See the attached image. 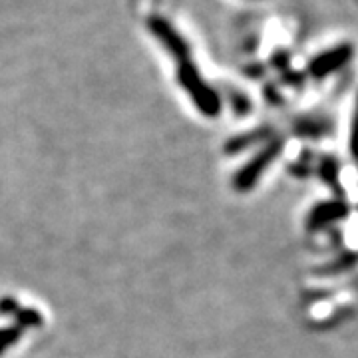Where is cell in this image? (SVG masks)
Listing matches in <instances>:
<instances>
[{"mask_svg": "<svg viewBox=\"0 0 358 358\" xmlns=\"http://www.w3.org/2000/svg\"><path fill=\"white\" fill-rule=\"evenodd\" d=\"M282 150H285V140L282 138H273V140L268 141L267 145L259 152V154L247 164V166L237 173V179H235V183H237V187L239 189H251L253 185H255L259 178L267 171V167L282 154Z\"/></svg>", "mask_w": 358, "mask_h": 358, "instance_id": "cell-1", "label": "cell"}, {"mask_svg": "<svg viewBox=\"0 0 358 358\" xmlns=\"http://www.w3.org/2000/svg\"><path fill=\"white\" fill-rule=\"evenodd\" d=\"M355 56V46L352 44H338V46H333L331 50L320 52L319 56H315L308 64V74L317 80H322V78L331 76L336 70L345 68Z\"/></svg>", "mask_w": 358, "mask_h": 358, "instance_id": "cell-2", "label": "cell"}, {"mask_svg": "<svg viewBox=\"0 0 358 358\" xmlns=\"http://www.w3.org/2000/svg\"><path fill=\"white\" fill-rule=\"evenodd\" d=\"M350 213V205L345 199H334V201H322L310 209L307 217V229L319 231L322 227H329L336 221H343Z\"/></svg>", "mask_w": 358, "mask_h": 358, "instance_id": "cell-3", "label": "cell"}, {"mask_svg": "<svg viewBox=\"0 0 358 358\" xmlns=\"http://www.w3.org/2000/svg\"><path fill=\"white\" fill-rule=\"evenodd\" d=\"M319 173L322 181H324V185L333 187L334 192H341V166H338L336 157H333V155L322 157L319 166Z\"/></svg>", "mask_w": 358, "mask_h": 358, "instance_id": "cell-4", "label": "cell"}, {"mask_svg": "<svg viewBox=\"0 0 358 358\" xmlns=\"http://www.w3.org/2000/svg\"><path fill=\"white\" fill-rule=\"evenodd\" d=\"M296 129H299L301 138H320L327 131V124L320 120H313V122L308 120V122H303Z\"/></svg>", "mask_w": 358, "mask_h": 358, "instance_id": "cell-5", "label": "cell"}, {"mask_svg": "<svg viewBox=\"0 0 358 358\" xmlns=\"http://www.w3.org/2000/svg\"><path fill=\"white\" fill-rule=\"evenodd\" d=\"M350 154L358 164V96L357 106H355V114H352V124H350Z\"/></svg>", "mask_w": 358, "mask_h": 358, "instance_id": "cell-6", "label": "cell"}]
</instances>
